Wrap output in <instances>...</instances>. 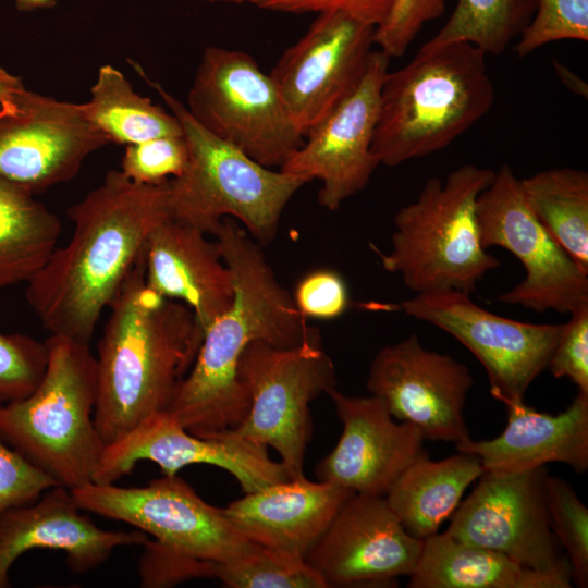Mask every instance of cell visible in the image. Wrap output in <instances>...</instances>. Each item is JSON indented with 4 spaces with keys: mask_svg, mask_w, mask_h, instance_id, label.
<instances>
[{
    "mask_svg": "<svg viewBox=\"0 0 588 588\" xmlns=\"http://www.w3.org/2000/svg\"><path fill=\"white\" fill-rule=\"evenodd\" d=\"M68 215L71 238L26 283L25 295L50 334L89 344L150 233L170 217L168 181L142 184L110 170Z\"/></svg>",
    "mask_w": 588,
    "mask_h": 588,
    "instance_id": "obj_1",
    "label": "cell"
},
{
    "mask_svg": "<svg viewBox=\"0 0 588 588\" xmlns=\"http://www.w3.org/2000/svg\"><path fill=\"white\" fill-rule=\"evenodd\" d=\"M213 235L233 278V301L206 329L167 409L186 430L201 437L233 430L246 418L250 400L238 381L237 365L249 343L290 348L321 339L244 228L224 218Z\"/></svg>",
    "mask_w": 588,
    "mask_h": 588,
    "instance_id": "obj_2",
    "label": "cell"
},
{
    "mask_svg": "<svg viewBox=\"0 0 588 588\" xmlns=\"http://www.w3.org/2000/svg\"><path fill=\"white\" fill-rule=\"evenodd\" d=\"M109 308L95 356L94 419L105 446L168 409L204 338L186 305L147 285L143 259Z\"/></svg>",
    "mask_w": 588,
    "mask_h": 588,
    "instance_id": "obj_3",
    "label": "cell"
},
{
    "mask_svg": "<svg viewBox=\"0 0 588 588\" xmlns=\"http://www.w3.org/2000/svg\"><path fill=\"white\" fill-rule=\"evenodd\" d=\"M487 54L457 41L420 47L388 72L380 90L371 151L395 167L446 148L481 120L495 101Z\"/></svg>",
    "mask_w": 588,
    "mask_h": 588,
    "instance_id": "obj_4",
    "label": "cell"
},
{
    "mask_svg": "<svg viewBox=\"0 0 588 588\" xmlns=\"http://www.w3.org/2000/svg\"><path fill=\"white\" fill-rule=\"evenodd\" d=\"M48 362L37 388L0 405V438L70 490L93 482L105 444L94 413L96 358L89 344L53 335L45 341Z\"/></svg>",
    "mask_w": 588,
    "mask_h": 588,
    "instance_id": "obj_5",
    "label": "cell"
},
{
    "mask_svg": "<svg viewBox=\"0 0 588 588\" xmlns=\"http://www.w3.org/2000/svg\"><path fill=\"white\" fill-rule=\"evenodd\" d=\"M133 66L177 118L187 145L183 172L168 180L170 218L212 235L224 218H232L258 244L270 243L286 205L307 182L267 168L216 137L183 102L149 79L138 64Z\"/></svg>",
    "mask_w": 588,
    "mask_h": 588,
    "instance_id": "obj_6",
    "label": "cell"
},
{
    "mask_svg": "<svg viewBox=\"0 0 588 588\" xmlns=\"http://www.w3.org/2000/svg\"><path fill=\"white\" fill-rule=\"evenodd\" d=\"M494 170L465 163L445 179L426 180L418 197L394 216L391 249L377 253L383 269L401 275L415 294L470 293L500 267L480 241L476 207Z\"/></svg>",
    "mask_w": 588,
    "mask_h": 588,
    "instance_id": "obj_7",
    "label": "cell"
},
{
    "mask_svg": "<svg viewBox=\"0 0 588 588\" xmlns=\"http://www.w3.org/2000/svg\"><path fill=\"white\" fill-rule=\"evenodd\" d=\"M185 106L209 133L267 168L280 169L304 142L270 74L238 49L204 50Z\"/></svg>",
    "mask_w": 588,
    "mask_h": 588,
    "instance_id": "obj_8",
    "label": "cell"
},
{
    "mask_svg": "<svg viewBox=\"0 0 588 588\" xmlns=\"http://www.w3.org/2000/svg\"><path fill=\"white\" fill-rule=\"evenodd\" d=\"M237 378L250 406L232 431L275 450L291 479L304 477L306 448L313 436L309 404L338 384L334 364L321 339L290 348L254 341L240 358Z\"/></svg>",
    "mask_w": 588,
    "mask_h": 588,
    "instance_id": "obj_9",
    "label": "cell"
},
{
    "mask_svg": "<svg viewBox=\"0 0 588 588\" xmlns=\"http://www.w3.org/2000/svg\"><path fill=\"white\" fill-rule=\"evenodd\" d=\"M476 215L482 246L505 248L526 271L524 280L498 297L500 302L568 315L588 305V273L536 218L509 164L494 172L479 195Z\"/></svg>",
    "mask_w": 588,
    "mask_h": 588,
    "instance_id": "obj_10",
    "label": "cell"
},
{
    "mask_svg": "<svg viewBox=\"0 0 588 588\" xmlns=\"http://www.w3.org/2000/svg\"><path fill=\"white\" fill-rule=\"evenodd\" d=\"M469 294L457 290L420 293L393 306L438 327L471 352L487 372L494 399L504 405L522 402L547 369L561 324L505 318L478 306Z\"/></svg>",
    "mask_w": 588,
    "mask_h": 588,
    "instance_id": "obj_11",
    "label": "cell"
},
{
    "mask_svg": "<svg viewBox=\"0 0 588 588\" xmlns=\"http://www.w3.org/2000/svg\"><path fill=\"white\" fill-rule=\"evenodd\" d=\"M547 475L546 466L516 473L485 471L453 513L445 532L572 585L569 563L549 523Z\"/></svg>",
    "mask_w": 588,
    "mask_h": 588,
    "instance_id": "obj_12",
    "label": "cell"
},
{
    "mask_svg": "<svg viewBox=\"0 0 588 588\" xmlns=\"http://www.w3.org/2000/svg\"><path fill=\"white\" fill-rule=\"evenodd\" d=\"M71 492L84 512L126 523L195 558L225 561L253 544L223 509L205 502L177 474L163 475L144 487L89 482Z\"/></svg>",
    "mask_w": 588,
    "mask_h": 588,
    "instance_id": "obj_13",
    "label": "cell"
},
{
    "mask_svg": "<svg viewBox=\"0 0 588 588\" xmlns=\"http://www.w3.org/2000/svg\"><path fill=\"white\" fill-rule=\"evenodd\" d=\"M108 144L82 103L26 88L0 102V177L35 195L75 177Z\"/></svg>",
    "mask_w": 588,
    "mask_h": 588,
    "instance_id": "obj_14",
    "label": "cell"
},
{
    "mask_svg": "<svg viewBox=\"0 0 588 588\" xmlns=\"http://www.w3.org/2000/svg\"><path fill=\"white\" fill-rule=\"evenodd\" d=\"M375 27L342 12L318 13L269 73L305 138L363 77L375 50Z\"/></svg>",
    "mask_w": 588,
    "mask_h": 588,
    "instance_id": "obj_15",
    "label": "cell"
},
{
    "mask_svg": "<svg viewBox=\"0 0 588 588\" xmlns=\"http://www.w3.org/2000/svg\"><path fill=\"white\" fill-rule=\"evenodd\" d=\"M390 59L376 48L356 87L309 132L280 168L307 183L320 181L318 201L330 211L360 193L379 166L371 144Z\"/></svg>",
    "mask_w": 588,
    "mask_h": 588,
    "instance_id": "obj_16",
    "label": "cell"
},
{
    "mask_svg": "<svg viewBox=\"0 0 588 588\" xmlns=\"http://www.w3.org/2000/svg\"><path fill=\"white\" fill-rule=\"evenodd\" d=\"M474 380L450 355L426 348L418 336L382 347L371 362L367 389L392 417L416 426L424 439H468L464 408Z\"/></svg>",
    "mask_w": 588,
    "mask_h": 588,
    "instance_id": "obj_17",
    "label": "cell"
},
{
    "mask_svg": "<svg viewBox=\"0 0 588 588\" xmlns=\"http://www.w3.org/2000/svg\"><path fill=\"white\" fill-rule=\"evenodd\" d=\"M140 461L156 463L168 476L193 464L218 466L237 480L244 493L291 479L285 466L269 456L267 446L232 430L207 437L194 434L167 411L105 446L93 482L114 483Z\"/></svg>",
    "mask_w": 588,
    "mask_h": 588,
    "instance_id": "obj_18",
    "label": "cell"
},
{
    "mask_svg": "<svg viewBox=\"0 0 588 588\" xmlns=\"http://www.w3.org/2000/svg\"><path fill=\"white\" fill-rule=\"evenodd\" d=\"M422 543L404 529L384 497L353 493L305 561L328 587L390 584L413 573Z\"/></svg>",
    "mask_w": 588,
    "mask_h": 588,
    "instance_id": "obj_19",
    "label": "cell"
},
{
    "mask_svg": "<svg viewBox=\"0 0 588 588\" xmlns=\"http://www.w3.org/2000/svg\"><path fill=\"white\" fill-rule=\"evenodd\" d=\"M343 431L335 448L315 467L319 481L358 494L384 497L396 478L426 452L420 430L397 424L376 396H348L331 390Z\"/></svg>",
    "mask_w": 588,
    "mask_h": 588,
    "instance_id": "obj_20",
    "label": "cell"
},
{
    "mask_svg": "<svg viewBox=\"0 0 588 588\" xmlns=\"http://www.w3.org/2000/svg\"><path fill=\"white\" fill-rule=\"evenodd\" d=\"M75 502L70 489L54 486L35 502L0 515V588L10 587L13 563L35 549L62 551L68 567L85 574L106 562L119 547L143 546L145 532L99 528Z\"/></svg>",
    "mask_w": 588,
    "mask_h": 588,
    "instance_id": "obj_21",
    "label": "cell"
},
{
    "mask_svg": "<svg viewBox=\"0 0 588 588\" xmlns=\"http://www.w3.org/2000/svg\"><path fill=\"white\" fill-rule=\"evenodd\" d=\"M145 281L159 295L186 305L204 333L232 304L234 286L219 245L170 217L150 233L143 256Z\"/></svg>",
    "mask_w": 588,
    "mask_h": 588,
    "instance_id": "obj_22",
    "label": "cell"
},
{
    "mask_svg": "<svg viewBox=\"0 0 588 588\" xmlns=\"http://www.w3.org/2000/svg\"><path fill=\"white\" fill-rule=\"evenodd\" d=\"M353 493L304 476L245 493L223 512L248 541L305 560Z\"/></svg>",
    "mask_w": 588,
    "mask_h": 588,
    "instance_id": "obj_23",
    "label": "cell"
},
{
    "mask_svg": "<svg viewBox=\"0 0 588 588\" xmlns=\"http://www.w3.org/2000/svg\"><path fill=\"white\" fill-rule=\"evenodd\" d=\"M507 425L497 438L468 439L456 444L461 453L477 455L485 471L516 473L564 463L576 473L588 469V394L579 392L558 415L510 403Z\"/></svg>",
    "mask_w": 588,
    "mask_h": 588,
    "instance_id": "obj_24",
    "label": "cell"
},
{
    "mask_svg": "<svg viewBox=\"0 0 588 588\" xmlns=\"http://www.w3.org/2000/svg\"><path fill=\"white\" fill-rule=\"evenodd\" d=\"M409 588H571L568 583L527 568L507 556L462 542L449 534L424 539Z\"/></svg>",
    "mask_w": 588,
    "mask_h": 588,
    "instance_id": "obj_25",
    "label": "cell"
},
{
    "mask_svg": "<svg viewBox=\"0 0 588 588\" xmlns=\"http://www.w3.org/2000/svg\"><path fill=\"white\" fill-rule=\"evenodd\" d=\"M483 473L475 454L458 452L431 461L424 452L396 478L384 498L404 529L424 540L438 532L460 505L466 488Z\"/></svg>",
    "mask_w": 588,
    "mask_h": 588,
    "instance_id": "obj_26",
    "label": "cell"
},
{
    "mask_svg": "<svg viewBox=\"0 0 588 588\" xmlns=\"http://www.w3.org/2000/svg\"><path fill=\"white\" fill-rule=\"evenodd\" d=\"M59 217L35 194L0 177V287L27 283L58 247Z\"/></svg>",
    "mask_w": 588,
    "mask_h": 588,
    "instance_id": "obj_27",
    "label": "cell"
},
{
    "mask_svg": "<svg viewBox=\"0 0 588 588\" xmlns=\"http://www.w3.org/2000/svg\"><path fill=\"white\" fill-rule=\"evenodd\" d=\"M88 122L110 144L131 145L161 136L183 135L177 118L138 95L121 71L99 68L90 98L82 103Z\"/></svg>",
    "mask_w": 588,
    "mask_h": 588,
    "instance_id": "obj_28",
    "label": "cell"
},
{
    "mask_svg": "<svg viewBox=\"0 0 588 588\" xmlns=\"http://www.w3.org/2000/svg\"><path fill=\"white\" fill-rule=\"evenodd\" d=\"M519 182L536 218L588 273V173L580 169L553 168Z\"/></svg>",
    "mask_w": 588,
    "mask_h": 588,
    "instance_id": "obj_29",
    "label": "cell"
},
{
    "mask_svg": "<svg viewBox=\"0 0 588 588\" xmlns=\"http://www.w3.org/2000/svg\"><path fill=\"white\" fill-rule=\"evenodd\" d=\"M536 0H457L439 32L421 47L465 41L488 54H501L531 20Z\"/></svg>",
    "mask_w": 588,
    "mask_h": 588,
    "instance_id": "obj_30",
    "label": "cell"
},
{
    "mask_svg": "<svg viewBox=\"0 0 588 588\" xmlns=\"http://www.w3.org/2000/svg\"><path fill=\"white\" fill-rule=\"evenodd\" d=\"M213 577L230 588H328L305 560L256 543L234 558L213 562Z\"/></svg>",
    "mask_w": 588,
    "mask_h": 588,
    "instance_id": "obj_31",
    "label": "cell"
},
{
    "mask_svg": "<svg viewBox=\"0 0 588 588\" xmlns=\"http://www.w3.org/2000/svg\"><path fill=\"white\" fill-rule=\"evenodd\" d=\"M544 498L550 527L566 550L572 583L588 586V509L569 482L547 475Z\"/></svg>",
    "mask_w": 588,
    "mask_h": 588,
    "instance_id": "obj_32",
    "label": "cell"
},
{
    "mask_svg": "<svg viewBox=\"0 0 588 588\" xmlns=\"http://www.w3.org/2000/svg\"><path fill=\"white\" fill-rule=\"evenodd\" d=\"M560 40L588 41V0H536L535 13L513 50L524 58Z\"/></svg>",
    "mask_w": 588,
    "mask_h": 588,
    "instance_id": "obj_33",
    "label": "cell"
},
{
    "mask_svg": "<svg viewBox=\"0 0 588 588\" xmlns=\"http://www.w3.org/2000/svg\"><path fill=\"white\" fill-rule=\"evenodd\" d=\"M48 362L46 342L0 332V405L20 401L39 384Z\"/></svg>",
    "mask_w": 588,
    "mask_h": 588,
    "instance_id": "obj_34",
    "label": "cell"
},
{
    "mask_svg": "<svg viewBox=\"0 0 588 588\" xmlns=\"http://www.w3.org/2000/svg\"><path fill=\"white\" fill-rule=\"evenodd\" d=\"M188 159L183 135L161 136L125 146L121 172L142 184H158L179 176Z\"/></svg>",
    "mask_w": 588,
    "mask_h": 588,
    "instance_id": "obj_35",
    "label": "cell"
},
{
    "mask_svg": "<svg viewBox=\"0 0 588 588\" xmlns=\"http://www.w3.org/2000/svg\"><path fill=\"white\" fill-rule=\"evenodd\" d=\"M446 0H393L384 21L375 28V47L390 58H401L424 25L440 17Z\"/></svg>",
    "mask_w": 588,
    "mask_h": 588,
    "instance_id": "obj_36",
    "label": "cell"
},
{
    "mask_svg": "<svg viewBox=\"0 0 588 588\" xmlns=\"http://www.w3.org/2000/svg\"><path fill=\"white\" fill-rule=\"evenodd\" d=\"M138 563L140 586L161 588L192 578L213 577V562L173 550L148 539Z\"/></svg>",
    "mask_w": 588,
    "mask_h": 588,
    "instance_id": "obj_37",
    "label": "cell"
},
{
    "mask_svg": "<svg viewBox=\"0 0 588 588\" xmlns=\"http://www.w3.org/2000/svg\"><path fill=\"white\" fill-rule=\"evenodd\" d=\"M292 297L305 319L332 320L342 316L351 304L345 280L329 268L315 269L303 275Z\"/></svg>",
    "mask_w": 588,
    "mask_h": 588,
    "instance_id": "obj_38",
    "label": "cell"
},
{
    "mask_svg": "<svg viewBox=\"0 0 588 588\" xmlns=\"http://www.w3.org/2000/svg\"><path fill=\"white\" fill-rule=\"evenodd\" d=\"M58 483L0 438V515L35 502Z\"/></svg>",
    "mask_w": 588,
    "mask_h": 588,
    "instance_id": "obj_39",
    "label": "cell"
},
{
    "mask_svg": "<svg viewBox=\"0 0 588 588\" xmlns=\"http://www.w3.org/2000/svg\"><path fill=\"white\" fill-rule=\"evenodd\" d=\"M555 378H568L588 394V305L569 314L547 367Z\"/></svg>",
    "mask_w": 588,
    "mask_h": 588,
    "instance_id": "obj_40",
    "label": "cell"
},
{
    "mask_svg": "<svg viewBox=\"0 0 588 588\" xmlns=\"http://www.w3.org/2000/svg\"><path fill=\"white\" fill-rule=\"evenodd\" d=\"M212 3L252 5L283 13L342 12L372 27L387 17L393 0H196Z\"/></svg>",
    "mask_w": 588,
    "mask_h": 588,
    "instance_id": "obj_41",
    "label": "cell"
},
{
    "mask_svg": "<svg viewBox=\"0 0 588 588\" xmlns=\"http://www.w3.org/2000/svg\"><path fill=\"white\" fill-rule=\"evenodd\" d=\"M556 75L561 78L564 85L573 93L587 98V84L583 82L576 74L559 61L554 60L553 65Z\"/></svg>",
    "mask_w": 588,
    "mask_h": 588,
    "instance_id": "obj_42",
    "label": "cell"
},
{
    "mask_svg": "<svg viewBox=\"0 0 588 588\" xmlns=\"http://www.w3.org/2000/svg\"><path fill=\"white\" fill-rule=\"evenodd\" d=\"M24 88L21 77L8 72L0 65V102L11 98Z\"/></svg>",
    "mask_w": 588,
    "mask_h": 588,
    "instance_id": "obj_43",
    "label": "cell"
},
{
    "mask_svg": "<svg viewBox=\"0 0 588 588\" xmlns=\"http://www.w3.org/2000/svg\"><path fill=\"white\" fill-rule=\"evenodd\" d=\"M15 5L19 11L27 12L36 9L52 8L56 5V0H15Z\"/></svg>",
    "mask_w": 588,
    "mask_h": 588,
    "instance_id": "obj_44",
    "label": "cell"
}]
</instances>
